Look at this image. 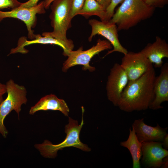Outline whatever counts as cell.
Here are the masks:
<instances>
[{"mask_svg":"<svg viewBox=\"0 0 168 168\" xmlns=\"http://www.w3.org/2000/svg\"><path fill=\"white\" fill-rule=\"evenodd\" d=\"M156 77L153 68L138 78L128 81L118 103L120 110L132 112L148 108L154 98L153 84Z\"/></svg>","mask_w":168,"mask_h":168,"instance_id":"cell-1","label":"cell"},{"mask_svg":"<svg viewBox=\"0 0 168 168\" xmlns=\"http://www.w3.org/2000/svg\"><path fill=\"white\" fill-rule=\"evenodd\" d=\"M155 9L144 0H124L110 21L116 25L118 31L128 30L151 17Z\"/></svg>","mask_w":168,"mask_h":168,"instance_id":"cell-2","label":"cell"},{"mask_svg":"<svg viewBox=\"0 0 168 168\" xmlns=\"http://www.w3.org/2000/svg\"><path fill=\"white\" fill-rule=\"evenodd\" d=\"M82 120L80 124L77 121L69 117V123L65 126V132L66 136L64 140L57 144H53L50 142L46 140L41 144H35V148L44 157L54 158L56 157L58 151L63 148L74 147L85 152H89L91 149L87 145L83 144L80 140V133L84 124L82 109Z\"/></svg>","mask_w":168,"mask_h":168,"instance_id":"cell-3","label":"cell"},{"mask_svg":"<svg viewBox=\"0 0 168 168\" xmlns=\"http://www.w3.org/2000/svg\"><path fill=\"white\" fill-rule=\"evenodd\" d=\"M72 0H54L50 7L49 15L51 25L53 30L44 32L42 36L47 35L57 39L67 41V30L72 26L70 18Z\"/></svg>","mask_w":168,"mask_h":168,"instance_id":"cell-4","label":"cell"},{"mask_svg":"<svg viewBox=\"0 0 168 168\" xmlns=\"http://www.w3.org/2000/svg\"><path fill=\"white\" fill-rule=\"evenodd\" d=\"M7 96L0 103V133L6 138L8 131L4 124V120L11 111L14 110L19 118L22 105L27 102V91L23 86L20 85L12 79L6 84Z\"/></svg>","mask_w":168,"mask_h":168,"instance_id":"cell-5","label":"cell"},{"mask_svg":"<svg viewBox=\"0 0 168 168\" xmlns=\"http://www.w3.org/2000/svg\"><path fill=\"white\" fill-rule=\"evenodd\" d=\"M112 48V45L108 40L99 38L96 45L87 50L83 51L81 46L77 50H72L68 54V58L63 63L62 70L66 72L69 68L79 65L83 66V70H88L90 72H93L95 68L90 65L91 58L100 52Z\"/></svg>","mask_w":168,"mask_h":168,"instance_id":"cell-6","label":"cell"},{"mask_svg":"<svg viewBox=\"0 0 168 168\" xmlns=\"http://www.w3.org/2000/svg\"><path fill=\"white\" fill-rule=\"evenodd\" d=\"M45 12L44 2L43 1L36 5L30 7H20L8 11L0 10V21L7 18H14L21 20L26 26L28 38L32 40L35 35L32 29L36 25V15L44 14Z\"/></svg>","mask_w":168,"mask_h":168,"instance_id":"cell-7","label":"cell"},{"mask_svg":"<svg viewBox=\"0 0 168 168\" xmlns=\"http://www.w3.org/2000/svg\"><path fill=\"white\" fill-rule=\"evenodd\" d=\"M88 23L91 27V33L88 38L89 41H91L96 35H100L106 39L113 47L105 56L114 52L124 54L128 53L127 49L121 45L119 39L118 31L115 24L110 21H99L95 19L90 20Z\"/></svg>","mask_w":168,"mask_h":168,"instance_id":"cell-8","label":"cell"},{"mask_svg":"<svg viewBox=\"0 0 168 168\" xmlns=\"http://www.w3.org/2000/svg\"><path fill=\"white\" fill-rule=\"evenodd\" d=\"M128 81L135 80L153 68L152 63L140 51L128 52L124 54L120 64Z\"/></svg>","mask_w":168,"mask_h":168,"instance_id":"cell-9","label":"cell"},{"mask_svg":"<svg viewBox=\"0 0 168 168\" xmlns=\"http://www.w3.org/2000/svg\"><path fill=\"white\" fill-rule=\"evenodd\" d=\"M128 82L126 73L120 64L115 63L110 69L106 86L108 98L114 106H118L121 94Z\"/></svg>","mask_w":168,"mask_h":168,"instance_id":"cell-10","label":"cell"},{"mask_svg":"<svg viewBox=\"0 0 168 168\" xmlns=\"http://www.w3.org/2000/svg\"><path fill=\"white\" fill-rule=\"evenodd\" d=\"M35 44L58 45L63 49V54L65 56H67L74 47L73 42L70 39L65 41L49 36H42L40 34H35V38L30 40H27L25 37L20 38L18 41L17 46L12 49L8 55L18 53L26 54L28 51L25 49V47Z\"/></svg>","mask_w":168,"mask_h":168,"instance_id":"cell-11","label":"cell"},{"mask_svg":"<svg viewBox=\"0 0 168 168\" xmlns=\"http://www.w3.org/2000/svg\"><path fill=\"white\" fill-rule=\"evenodd\" d=\"M141 162L146 167L159 168L163 159L168 156V151L163 148L162 142L150 141L142 142Z\"/></svg>","mask_w":168,"mask_h":168,"instance_id":"cell-12","label":"cell"},{"mask_svg":"<svg viewBox=\"0 0 168 168\" xmlns=\"http://www.w3.org/2000/svg\"><path fill=\"white\" fill-rule=\"evenodd\" d=\"M160 75L156 77L153 84L154 98L149 108L154 110L163 108V102L168 101V63L163 64Z\"/></svg>","mask_w":168,"mask_h":168,"instance_id":"cell-13","label":"cell"},{"mask_svg":"<svg viewBox=\"0 0 168 168\" xmlns=\"http://www.w3.org/2000/svg\"><path fill=\"white\" fill-rule=\"evenodd\" d=\"M138 140L141 142L162 141L167 133V128H163L158 124L152 127L145 124L144 119L135 120L132 125Z\"/></svg>","mask_w":168,"mask_h":168,"instance_id":"cell-14","label":"cell"},{"mask_svg":"<svg viewBox=\"0 0 168 168\" xmlns=\"http://www.w3.org/2000/svg\"><path fill=\"white\" fill-rule=\"evenodd\" d=\"M140 52L156 68L163 65L164 58H168V44L166 40L156 36L155 41L148 43Z\"/></svg>","mask_w":168,"mask_h":168,"instance_id":"cell-15","label":"cell"},{"mask_svg":"<svg viewBox=\"0 0 168 168\" xmlns=\"http://www.w3.org/2000/svg\"><path fill=\"white\" fill-rule=\"evenodd\" d=\"M58 110L66 116H68L69 109L65 101L59 99L55 95H47L41 98L29 110V114L33 115L40 110Z\"/></svg>","mask_w":168,"mask_h":168,"instance_id":"cell-16","label":"cell"},{"mask_svg":"<svg viewBox=\"0 0 168 168\" xmlns=\"http://www.w3.org/2000/svg\"><path fill=\"white\" fill-rule=\"evenodd\" d=\"M121 146L129 151L132 158L133 168H140V160L142 156V143L138 139L134 129H129L128 137L127 140L121 142Z\"/></svg>","mask_w":168,"mask_h":168,"instance_id":"cell-17","label":"cell"},{"mask_svg":"<svg viewBox=\"0 0 168 168\" xmlns=\"http://www.w3.org/2000/svg\"><path fill=\"white\" fill-rule=\"evenodd\" d=\"M78 15L86 18L92 16H96L101 21H107L106 10L96 0H85L82 8L77 14Z\"/></svg>","mask_w":168,"mask_h":168,"instance_id":"cell-18","label":"cell"},{"mask_svg":"<svg viewBox=\"0 0 168 168\" xmlns=\"http://www.w3.org/2000/svg\"><path fill=\"white\" fill-rule=\"evenodd\" d=\"M85 0H72L70 18L72 19L76 16L82 8Z\"/></svg>","mask_w":168,"mask_h":168,"instance_id":"cell-19","label":"cell"},{"mask_svg":"<svg viewBox=\"0 0 168 168\" xmlns=\"http://www.w3.org/2000/svg\"><path fill=\"white\" fill-rule=\"evenodd\" d=\"M22 3L18 0H0V10L5 8L14 9L20 7Z\"/></svg>","mask_w":168,"mask_h":168,"instance_id":"cell-20","label":"cell"},{"mask_svg":"<svg viewBox=\"0 0 168 168\" xmlns=\"http://www.w3.org/2000/svg\"><path fill=\"white\" fill-rule=\"evenodd\" d=\"M124 0H111L110 3L106 10V14L107 21H110L114 12L116 7L119 4L122 3Z\"/></svg>","mask_w":168,"mask_h":168,"instance_id":"cell-21","label":"cell"},{"mask_svg":"<svg viewBox=\"0 0 168 168\" xmlns=\"http://www.w3.org/2000/svg\"><path fill=\"white\" fill-rule=\"evenodd\" d=\"M148 5L156 8H163L168 3V0H144Z\"/></svg>","mask_w":168,"mask_h":168,"instance_id":"cell-22","label":"cell"},{"mask_svg":"<svg viewBox=\"0 0 168 168\" xmlns=\"http://www.w3.org/2000/svg\"><path fill=\"white\" fill-rule=\"evenodd\" d=\"M40 0H29L26 2L22 3L20 7H28L35 6L38 3Z\"/></svg>","mask_w":168,"mask_h":168,"instance_id":"cell-23","label":"cell"},{"mask_svg":"<svg viewBox=\"0 0 168 168\" xmlns=\"http://www.w3.org/2000/svg\"><path fill=\"white\" fill-rule=\"evenodd\" d=\"M105 10L110 5L111 0H96Z\"/></svg>","mask_w":168,"mask_h":168,"instance_id":"cell-24","label":"cell"},{"mask_svg":"<svg viewBox=\"0 0 168 168\" xmlns=\"http://www.w3.org/2000/svg\"><path fill=\"white\" fill-rule=\"evenodd\" d=\"M7 88L6 84L0 82V103L3 100V95L7 93Z\"/></svg>","mask_w":168,"mask_h":168,"instance_id":"cell-25","label":"cell"},{"mask_svg":"<svg viewBox=\"0 0 168 168\" xmlns=\"http://www.w3.org/2000/svg\"><path fill=\"white\" fill-rule=\"evenodd\" d=\"M162 146L165 149L167 150L168 149V134L167 133L165 136L163 141Z\"/></svg>","mask_w":168,"mask_h":168,"instance_id":"cell-26","label":"cell"},{"mask_svg":"<svg viewBox=\"0 0 168 168\" xmlns=\"http://www.w3.org/2000/svg\"><path fill=\"white\" fill-rule=\"evenodd\" d=\"M161 168H167L168 167V157H165L163 159V163L161 166Z\"/></svg>","mask_w":168,"mask_h":168,"instance_id":"cell-27","label":"cell"},{"mask_svg":"<svg viewBox=\"0 0 168 168\" xmlns=\"http://www.w3.org/2000/svg\"><path fill=\"white\" fill-rule=\"evenodd\" d=\"M54 0H44V6L45 9H48Z\"/></svg>","mask_w":168,"mask_h":168,"instance_id":"cell-28","label":"cell"}]
</instances>
